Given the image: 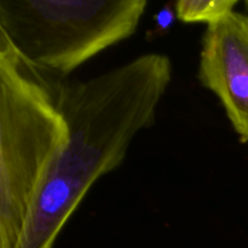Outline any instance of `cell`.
<instances>
[{
	"mask_svg": "<svg viewBox=\"0 0 248 248\" xmlns=\"http://www.w3.org/2000/svg\"><path fill=\"white\" fill-rule=\"evenodd\" d=\"M171 81V60L157 52L140 55L87 80L69 78V140L17 248H53L93 184L118 169L136 137L154 125Z\"/></svg>",
	"mask_w": 248,
	"mask_h": 248,
	"instance_id": "1",
	"label": "cell"
},
{
	"mask_svg": "<svg viewBox=\"0 0 248 248\" xmlns=\"http://www.w3.org/2000/svg\"><path fill=\"white\" fill-rule=\"evenodd\" d=\"M70 77L36 67L0 38V248H17L69 140Z\"/></svg>",
	"mask_w": 248,
	"mask_h": 248,
	"instance_id": "2",
	"label": "cell"
},
{
	"mask_svg": "<svg viewBox=\"0 0 248 248\" xmlns=\"http://www.w3.org/2000/svg\"><path fill=\"white\" fill-rule=\"evenodd\" d=\"M148 0H0V38L36 67L70 77L131 38Z\"/></svg>",
	"mask_w": 248,
	"mask_h": 248,
	"instance_id": "3",
	"label": "cell"
},
{
	"mask_svg": "<svg viewBox=\"0 0 248 248\" xmlns=\"http://www.w3.org/2000/svg\"><path fill=\"white\" fill-rule=\"evenodd\" d=\"M198 78L217 96L242 144L248 143V16L232 11L207 24Z\"/></svg>",
	"mask_w": 248,
	"mask_h": 248,
	"instance_id": "4",
	"label": "cell"
},
{
	"mask_svg": "<svg viewBox=\"0 0 248 248\" xmlns=\"http://www.w3.org/2000/svg\"><path fill=\"white\" fill-rule=\"evenodd\" d=\"M239 0H176L179 21L184 23H206L218 21L234 11Z\"/></svg>",
	"mask_w": 248,
	"mask_h": 248,
	"instance_id": "5",
	"label": "cell"
},
{
	"mask_svg": "<svg viewBox=\"0 0 248 248\" xmlns=\"http://www.w3.org/2000/svg\"><path fill=\"white\" fill-rule=\"evenodd\" d=\"M176 19H178L176 4L169 2L164 7H161L154 16V27L147 33L148 40H155V39L166 35L172 29Z\"/></svg>",
	"mask_w": 248,
	"mask_h": 248,
	"instance_id": "6",
	"label": "cell"
},
{
	"mask_svg": "<svg viewBox=\"0 0 248 248\" xmlns=\"http://www.w3.org/2000/svg\"><path fill=\"white\" fill-rule=\"evenodd\" d=\"M245 1H246V4H247V6H248V0H245Z\"/></svg>",
	"mask_w": 248,
	"mask_h": 248,
	"instance_id": "7",
	"label": "cell"
}]
</instances>
